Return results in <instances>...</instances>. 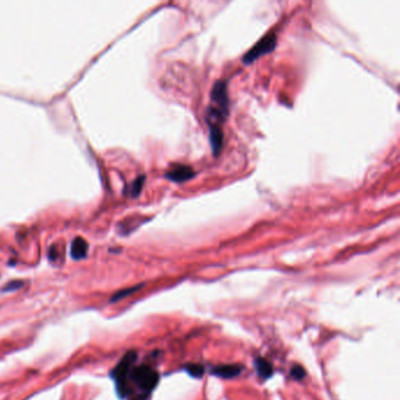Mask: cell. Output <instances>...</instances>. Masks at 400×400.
Instances as JSON below:
<instances>
[{
	"instance_id": "cell-14",
	"label": "cell",
	"mask_w": 400,
	"mask_h": 400,
	"mask_svg": "<svg viewBox=\"0 0 400 400\" xmlns=\"http://www.w3.org/2000/svg\"><path fill=\"white\" fill-rule=\"evenodd\" d=\"M290 376L296 380H302L305 377V370L301 365H294L292 369H291Z\"/></svg>"
},
{
	"instance_id": "cell-1",
	"label": "cell",
	"mask_w": 400,
	"mask_h": 400,
	"mask_svg": "<svg viewBox=\"0 0 400 400\" xmlns=\"http://www.w3.org/2000/svg\"><path fill=\"white\" fill-rule=\"evenodd\" d=\"M136 358L137 355L135 351L127 352L121 358V361L118 363V365L111 372L113 381L115 384L116 393L119 394L120 398L128 397L130 393L129 377L134 367V364L136 362Z\"/></svg>"
},
{
	"instance_id": "cell-6",
	"label": "cell",
	"mask_w": 400,
	"mask_h": 400,
	"mask_svg": "<svg viewBox=\"0 0 400 400\" xmlns=\"http://www.w3.org/2000/svg\"><path fill=\"white\" fill-rule=\"evenodd\" d=\"M209 140L212 152L215 156L220 155L223 147V130L220 126H209Z\"/></svg>"
},
{
	"instance_id": "cell-8",
	"label": "cell",
	"mask_w": 400,
	"mask_h": 400,
	"mask_svg": "<svg viewBox=\"0 0 400 400\" xmlns=\"http://www.w3.org/2000/svg\"><path fill=\"white\" fill-rule=\"evenodd\" d=\"M87 252H88V244L82 237H76L72 242L71 245V256L74 260H82L86 257Z\"/></svg>"
},
{
	"instance_id": "cell-4",
	"label": "cell",
	"mask_w": 400,
	"mask_h": 400,
	"mask_svg": "<svg viewBox=\"0 0 400 400\" xmlns=\"http://www.w3.org/2000/svg\"><path fill=\"white\" fill-rule=\"evenodd\" d=\"M210 99H212V104L209 106L210 109H213V111L217 113H221L222 115L228 116L229 96L227 90V83L224 81H217L213 87Z\"/></svg>"
},
{
	"instance_id": "cell-5",
	"label": "cell",
	"mask_w": 400,
	"mask_h": 400,
	"mask_svg": "<svg viewBox=\"0 0 400 400\" xmlns=\"http://www.w3.org/2000/svg\"><path fill=\"white\" fill-rule=\"evenodd\" d=\"M195 176V172L190 167L184 165H175L173 168L166 173V179L169 181L176 182V183H182V182L188 181Z\"/></svg>"
},
{
	"instance_id": "cell-2",
	"label": "cell",
	"mask_w": 400,
	"mask_h": 400,
	"mask_svg": "<svg viewBox=\"0 0 400 400\" xmlns=\"http://www.w3.org/2000/svg\"><path fill=\"white\" fill-rule=\"evenodd\" d=\"M129 383L135 386L147 395L156 387L159 383V373L149 365L134 366L130 372Z\"/></svg>"
},
{
	"instance_id": "cell-7",
	"label": "cell",
	"mask_w": 400,
	"mask_h": 400,
	"mask_svg": "<svg viewBox=\"0 0 400 400\" xmlns=\"http://www.w3.org/2000/svg\"><path fill=\"white\" fill-rule=\"evenodd\" d=\"M242 372V367L239 365H221L212 370L214 376L223 378V379H232Z\"/></svg>"
},
{
	"instance_id": "cell-3",
	"label": "cell",
	"mask_w": 400,
	"mask_h": 400,
	"mask_svg": "<svg viewBox=\"0 0 400 400\" xmlns=\"http://www.w3.org/2000/svg\"><path fill=\"white\" fill-rule=\"evenodd\" d=\"M276 43H277V36H276L274 32H271V33L263 36V38H262L260 41H258L256 45L249 51V52H246L244 54V57H243L242 59L243 64L250 65L253 64L255 60H257L258 58L264 56V54L272 52V51L275 49Z\"/></svg>"
},
{
	"instance_id": "cell-15",
	"label": "cell",
	"mask_w": 400,
	"mask_h": 400,
	"mask_svg": "<svg viewBox=\"0 0 400 400\" xmlns=\"http://www.w3.org/2000/svg\"><path fill=\"white\" fill-rule=\"evenodd\" d=\"M132 400H145L144 397H139V398H135V399H132Z\"/></svg>"
},
{
	"instance_id": "cell-10",
	"label": "cell",
	"mask_w": 400,
	"mask_h": 400,
	"mask_svg": "<svg viewBox=\"0 0 400 400\" xmlns=\"http://www.w3.org/2000/svg\"><path fill=\"white\" fill-rule=\"evenodd\" d=\"M142 286H143V284H139V285L132 286V288H127V289L120 290L116 293L113 294V296L111 297V299H109V302H111V303H114V302L121 301V299H123V298H126V297L130 296V294L135 293L136 291H139L141 288H142Z\"/></svg>"
},
{
	"instance_id": "cell-9",
	"label": "cell",
	"mask_w": 400,
	"mask_h": 400,
	"mask_svg": "<svg viewBox=\"0 0 400 400\" xmlns=\"http://www.w3.org/2000/svg\"><path fill=\"white\" fill-rule=\"evenodd\" d=\"M255 365H256L258 376H260L261 378H263V379H268V378H270L272 376V373H274L272 365L267 361V359L261 358V357L256 358V361H255Z\"/></svg>"
},
{
	"instance_id": "cell-11",
	"label": "cell",
	"mask_w": 400,
	"mask_h": 400,
	"mask_svg": "<svg viewBox=\"0 0 400 400\" xmlns=\"http://www.w3.org/2000/svg\"><path fill=\"white\" fill-rule=\"evenodd\" d=\"M185 371H187L191 377L197 378V379H199V378L205 374V367L199 365V364H188V365L185 366Z\"/></svg>"
},
{
	"instance_id": "cell-12",
	"label": "cell",
	"mask_w": 400,
	"mask_h": 400,
	"mask_svg": "<svg viewBox=\"0 0 400 400\" xmlns=\"http://www.w3.org/2000/svg\"><path fill=\"white\" fill-rule=\"evenodd\" d=\"M24 282L23 281H12L9 282L3 288V292H14V291L19 290L23 288Z\"/></svg>"
},
{
	"instance_id": "cell-13",
	"label": "cell",
	"mask_w": 400,
	"mask_h": 400,
	"mask_svg": "<svg viewBox=\"0 0 400 400\" xmlns=\"http://www.w3.org/2000/svg\"><path fill=\"white\" fill-rule=\"evenodd\" d=\"M143 183H144V176L137 177V179L134 181V183L132 185V195H133V197H136V196H139V194L141 192V189H142Z\"/></svg>"
}]
</instances>
